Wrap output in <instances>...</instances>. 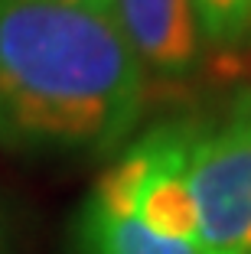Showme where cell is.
<instances>
[{"label":"cell","mask_w":251,"mask_h":254,"mask_svg":"<svg viewBox=\"0 0 251 254\" xmlns=\"http://www.w3.org/2000/svg\"><path fill=\"white\" fill-rule=\"evenodd\" d=\"M144 78L111 13L75 0H0V143L114 150L141 121Z\"/></svg>","instance_id":"obj_1"},{"label":"cell","mask_w":251,"mask_h":254,"mask_svg":"<svg viewBox=\"0 0 251 254\" xmlns=\"http://www.w3.org/2000/svg\"><path fill=\"white\" fill-rule=\"evenodd\" d=\"M186 180L202 251L251 254V91H238L215 121H196Z\"/></svg>","instance_id":"obj_2"},{"label":"cell","mask_w":251,"mask_h":254,"mask_svg":"<svg viewBox=\"0 0 251 254\" xmlns=\"http://www.w3.org/2000/svg\"><path fill=\"white\" fill-rule=\"evenodd\" d=\"M196 121H167L121 153L95 183L91 199L121 209L154 235L199 245L186 163Z\"/></svg>","instance_id":"obj_3"},{"label":"cell","mask_w":251,"mask_h":254,"mask_svg":"<svg viewBox=\"0 0 251 254\" xmlns=\"http://www.w3.org/2000/svg\"><path fill=\"white\" fill-rule=\"evenodd\" d=\"M111 20L144 75L183 78L202 56V30L192 0H111Z\"/></svg>","instance_id":"obj_4"},{"label":"cell","mask_w":251,"mask_h":254,"mask_svg":"<svg viewBox=\"0 0 251 254\" xmlns=\"http://www.w3.org/2000/svg\"><path fill=\"white\" fill-rule=\"evenodd\" d=\"M79 241L82 254H206L199 245H189V241L160 238L134 215L111 209L91 195L82 209Z\"/></svg>","instance_id":"obj_5"},{"label":"cell","mask_w":251,"mask_h":254,"mask_svg":"<svg viewBox=\"0 0 251 254\" xmlns=\"http://www.w3.org/2000/svg\"><path fill=\"white\" fill-rule=\"evenodd\" d=\"M192 7L212 46H235L251 33V0H192Z\"/></svg>","instance_id":"obj_6"},{"label":"cell","mask_w":251,"mask_h":254,"mask_svg":"<svg viewBox=\"0 0 251 254\" xmlns=\"http://www.w3.org/2000/svg\"><path fill=\"white\" fill-rule=\"evenodd\" d=\"M75 3H88V7H98L104 13H111V0H75Z\"/></svg>","instance_id":"obj_7"}]
</instances>
